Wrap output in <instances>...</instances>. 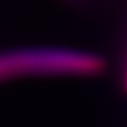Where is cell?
<instances>
[{"instance_id":"obj_1","label":"cell","mask_w":127,"mask_h":127,"mask_svg":"<svg viewBox=\"0 0 127 127\" xmlns=\"http://www.w3.org/2000/svg\"><path fill=\"white\" fill-rule=\"evenodd\" d=\"M104 62L98 57L60 49H29L0 54V78L32 73H98Z\"/></svg>"}]
</instances>
